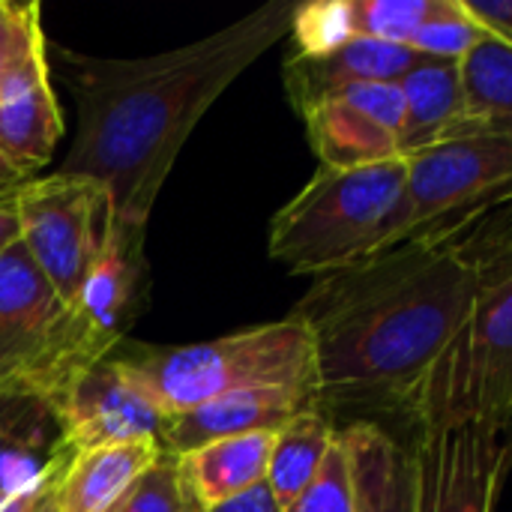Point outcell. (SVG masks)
<instances>
[{
	"label": "cell",
	"mask_w": 512,
	"mask_h": 512,
	"mask_svg": "<svg viewBox=\"0 0 512 512\" xmlns=\"http://www.w3.org/2000/svg\"><path fill=\"white\" fill-rule=\"evenodd\" d=\"M351 465L354 512H417L414 450L372 420L339 432Z\"/></svg>",
	"instance_id": "16"
},
{
	"label": "cell",
	"mask_w": 512,
	"mask_h": 512,
	"mask_svg": "<svg viewBox=\"0 0 512 512\" xmlns=\"http://www.w3.org/2000/svg\"><path fill=\"white\" fill-rule=\"evenodd\" d=\"M126 495H129V492H126ZM126 495H123L120 501H114V504H111V507H108V510H105V512H123V504H126Z\"/></svg>",
	"instance_id": "35"
},
{
	"label": "cell",
	"mask_w": 512,
	"mask_h": 512,
	"mask_svg": "<svg viewBox=\"0 0 512 512\" xmlns=\"http://www.w3.org/2000/svg\"><path fill=\"white\" fill-rule=\"evenodd\" d=\"M54 411L39 399H0V498L33 492L69 465Z\"/></svg>",
	"instance_id": "15"
},
{
	"label": "cell",
	"mask_w": 512,
	"mask_h": 512,
	"mask_svg": "<svg viewBox=\"0 0 512 512\" xmlns=\"http://www.w3.org/2000/svg\"><path fill=\"white\" fill-rule=\"evenodd\" d=\"M162 456L165 450L159 441H135V444H114V447L72 453L57 483V510L105 512Z\"/></svg>",
	"instance_id": "19"
},
{
	"label": "cell",
	"mask_w": 512,
	"mask_h": 512,
	"mask_svg": "<svg viewBox=\"0 0 512 512\" xmlns=\"http://www.w3.org/2000/svg\"><path fill=\"white\" fill-rule=\"evenodd\" d=\"M405 417L417 429L512 423V225L453 342L411 396Z\"/></svg>",
	"instance_id": "5"
},
{
	"label": "cell",
	"mask_w": 512,
	"mask_h": 512,
	"mask_svg": "<svg viewBox=\"0 0 512 512\" xmlns=\"http://www.w3.org/2000/svg\"><path fill=\"white\" fill-rule=\"evenodd\" d=\"M512 225V204L432 225L318 276L294 315L315 339L324 402L405 414L459 333Z\"/></svg>",
	"instance_id": "1"
},
{
	"label": "cell",
	"mask_w": 512,
	"mask_h": 512,
	"mask_svg": "<svg viewBox=\"0 0 512 512\" xmlns=\"http://www.w3.org/2000/svg\"><path fill=\"white\" fill-rule=\"evenodd\" d=\"M63 114L48 81V42L36 45L0 87V156L27 180L48 165Z\"/></svg>",
	"instance_id": "13"
},
{
	"label": "cell",
	"mask_w": 512,
	"mask_h": 512,
	"mask_svg": "<svg viewBox=\"0 0 512 512\" xmlns=\"http://www.w3.org/2000/svg\"><path fill=\"white\" fill-rule=\"evenodd\" d=\"M294 54L321 57L357 36L354 30V0H312L297 3L291 15Z\"/></svg>",
	"instance_id": "23"
},
{
	"label": "cell",
	"mask_w": 512,
	"mask_h": 512,
	"mask_svg": "<svg viewBox=\"0 0 512 512\" xmlns=\"http://www.w3.org/2000/svg\"><path fill=\"white\" fill-rule=\"evenodd\" d=\"M333 96L345 99L348 105H354L357 111H363L366 117H372L375 123H381L384 129L399 135L402 114H405V96L396 81H363V84L342 87Z\"/></svg>",
	"instance_id": "29"
},
{
	"label": "cell",
	"mask_w": 512,
	"mask_h": 512,
	"mask_svg": "<svg viewBox=\"0 0 512 512\" xmlns=\"http://www.w3.org/2000/svg\"><path fill=\"white\" fill-rule=\"evenodd\" d=\"M42 42V6L0 0V87L6 75Z\"/></svg>",
	"instance_id": "28"
},
{
	"label": "cell",
	"mask_w": 512,
	"mask_h": 512,
	"mask_svg": "<svg viewBox=\"0 0 512 512\" xmlns=\"http://www.w3.org/2000/svg\"><path fill=\"white\" fill-rule=\"evenodd\" d=\"M462 3L486 33L512 45V0H462Z\"/></svg>",
	"instance_id": "30"
},
{
	"label": "cell",
	"mask_w": 512,
	"mask_h": 512,
	"mask_svg": "<svg viewBox=\"0 0 512 512\" xmlns=\"http://www.w3.org/2000/svg\"><path fill=\"white\" fill-rule=\"evenodd\" d=\"M84 369L72 306L24 243L0 252V399H39L51 408Z\"/></svg>",
	"instance_id": "7"
},
{
	"label": "cell",
	"mask_w": 512,
	"mask_h": 512,
	"mask_svg": "<svg viewBox=\"0 0 512 512\" xmlns=\"http://www.w3.org/2000/svg\"><path fill=\"white\" fill-rule=\"evenodd\" d=\"M210 512H282V507L276 504L267 483H261L252 492H246V495H240V498H234V501H228V504H222V507Z\"/></svg>",
	"instance_id": "31"
},
{
	"label": "cell",
	"mask_w": 512,
	"mask_h": 512,
	"mask_svg": "<svg viewBox=\"0 0 512 512\" xmlns=\"http://www.w3.org/2000/svg\"><path fill=\"white\" fill-rule=\"evenodd\" d=\"M24 183H27V177H21L9 162L0 156V198H3V195H15Z\"/></svg>",
	"instance_id": "34"
},
{
	"label": "cell",
	"mask_w": 512,
	"mask_h": 512,
	"mask_svg": "<svg viewBox=\"0 0 512 512\" xmlns=\"http://www.w3.org/2000/svg\"><path fill=\"white\" fill-rule=\"evenodd\" d=\"M144 231L111 225L90 276L72 300V324L87 366L108 360L147 306Z\"/></svg>",
	"instance_id": "10"
},
{
	"label": "cell",
	"mask_w": 512,
	"mask_h": 512,
	"mask_svg": "<svg viewBox=\"0 0 512 512\" xmlns=\"http://www.w3.org/2000/svg\"><path fill=\"white\" fill-rule=\"evenodd\" d=\"M312 408H321V393L315 387H261L228 393L186 414L165 417L162 450L168 456H180L222 438L279 432L297 414Z\"/></svg>",
	"instance_id": "12"
},
{
	"label": "cell",
	"mask_w": 512,
	"mask_h": 512,
	"mask_svg": "<svg viewBox=\"0 0 512 512\" xmlns=\"http://www.w3.org/2000/svg\"><path fill=\"white\" fill-rule=\"evenodd\" d=\"M123 512H201L189 498L174 456H162L150 471L141 474V480L129 489Z\"/></svg>",
	"instance_id": "26"
},
{
	"label": "cell",
	"mask_w": 512,
	"mask_h": 512,
	"mask_svg": "<svg viewBox=\"0 0 512 512\" xmlns=\"http://www.w3.org/2000/svg\"><path fill=\"white\" fill-rule=\"evenodd\" d=\"M405 174L402 156L363 168H318L273 216L270 258L291 276H327L372 258Z\"/></svg>",
	"instance_id": "4"
},
{
	"label": "cell",
	"mask_w": 512,
	"mask_h": 512,
	"mask_svg": "<svg viewBox=\"0 0 512 512\" xmlns=\"http://www.w3.org/2000/svg\"><path fill=\"white\" fill-rule=\"evenodd\" d=\"M66 471V468H63ZM63 474H57L51 483L33 489V492H21V495H12V498H0V512H39L42 504L57 492V483H60Z\"/></svg>",
	"instance_id": "32"
},
{
	"label": "cell",
	"mask_w": 512,
	"mask_h": 512,
	"mask_svg": "<svg viewBox=\"0 0 512 512\" xmlns=\"http://www.w3.org/2000/svg\"><path fill=\"white\" fill-rule=\"evenodd\" d=\"M459 69L471 114L512 123V45L486 33Z\"/></svg>",
	"instance_id": "22"
},
{
	"label": "cell",
	"mask_w": 512,
	"mask_h": 512,
	"mask_svg": "<svg viewBox=\"0 0 512 512\" xmlns=\"http://www.w3.org/2000/svg\"><path fill=\"white\" fill-rule=\"evenodd\" d=\"M15 201L24 249L72 306L111 228L105 189L90 177L57 171L42 180H27Z\"/></svg>",
	"instance_id": "8"
},
{
	"label": "cell",
	"mask_w": 512,
	"mask_h": 512,
	"mask_svg": "<svg viewBox=\"0 0 512 512\" xmlns=\"http://www.w3.org/2000/svg\"><path fill=\"white\" fill-rule=\"evenodd\" d=\"M408 174L378 252L471 213L512 204V123L477 117L465 132L405 159ZM375 252V255H378Z\"/></svg>",
	"instance_id": "6"
},
{
	"label": "cell",
	"mask_w": 512,
	"mask_h": 512,
	"mask_svg": "<svg viewBox=\"0 0 512 512\" xmlns=\"http://www.w3.org/2000/svg\"><path fill=\"white\" fill-rule=\"evenodd\" d=\"M336 438L339 432L321 408L297 414L276 432L267 468V489L282 510H288L312 486Z\"/></svg>",
	"instance_id": "21"
},
{
	"label": "cell",
	"mask_w": 512,
	"mask_h": 512,
	"mask_svg": "<svg viewBox=\"0 0 512 512\" xmlns=\"http://www.w3.org/2000/svg\"><path fill=\"white\" fill-rule=\"evenodd\" d=\"M294 6L267 3L192 45L141 60H99L63 48L78 129L60 171L105 189L111 225L147 228L189 132L270 45L291 33Z\"/></svg>",
	"instance_id": "2"
},
{
	"label": "cell",
	"mask_w": 512,
	"mask_h": 512,
	"mask_svg": "<svg viewBox=\"0 0 512 512\" xmlns=\"http://www.w3.org/2000/svg\"><path fill=\"white\" fill-rule=\"evenodd\" d=\"M129 381L165 417L186 414L219 396L261 387H318L315 339L303 318L219 336L180 348H138L117 357Z\"/></svg>",
	"instance_id": "3"
},
{
	"label": "cell",
	"mask_w": 512,
	"mask_h": 512,
	"mask_svg": "<svg viewBox=\"0 0 512 512\" xmlns=\"http://www.w3.org/2000/svg\"><path fill=\"white\" fill-rule=\"evenodd\" d=\"M282 512H354V489H351V465L342 441L336 438L327 453L312 486Z\"/></svg>",
	"instance_id": "27"
},
{
	"label": "cell",
	"mask_w": 512,
	"mask_h": 512,
	"mask_svg": "<svg viewBox=\"0 0 512 512\" xmlns=\"http://www.w3.org/2000/svg\"><path fill=\"white\" fill-rule=\"evenodd\" d=\"M417 63H420V54L405 45L354 36L342 48L321 54V57L291 54L285 60V90L297 114H303L315 102L351 84H363V81L399 84Z\"/></svg>",
	"instance_id": "14"
},
{
	"label": "cell",
	"mask_w": 512,
	"mask_h": 512,
	"mask_svg": "<svg viewBox=\"0 0 512 512\" xmlns=\"http://www.w3.org/2000/svg\"><path fill=\"white\" fill-rule=\"evenodd\" d=\"M276 432H252L201 444L174 456L177 474L201 512L216 510L267 483Z\"/></svg>",
	"instance_id": "18"
},
{
	"label": "cell",
	"mask_w": 512,
	"mask_h": 512,
	"mask_svg": "<svg viewBox=\"0 0 512 512\" xmlns=\"http://www.w3.org/2000/svg\"><path fill=\"white\" fill-rule=\"evenodd\" d=\"M417 512H498L512 465L507 432L489 423L417 429Z\"/></svg>",
	"instance_id": "9"
},
{
	"label": "cell",
	"mask_w": 512,
	"mask_h": 512,
	"mask_svg": "<svg viewBox=\"0 0 512 512\" xmlns=\"http://www.w3.org/2000/svg\"><path fill=\"white\" fill-rule=\"evenodd\" d=\"M51 411L72 453L135 441L162 444L165 414L129 381L114 357L75 375L54 399Z\"/></svg>",
	"instance_id": "11"
},
{
	"label": "cell",
	"mask_w": 512,
	"mask_h": 512,
	"mask_svg": "<svg viewBox=\"0 0 512 512\" xmlns=\"http://www.w3.org/2000/svg\"><path fill=\"white\" fill-rule=\"evenodd\" d=\"M15 195H3L0 198V252H6L15 243H21V216H18Z\"/></svg>",
	"instance_id": "33"
},
{
	"label": "cell",
	"mask_w": 512,
	"mask_h": 512,
	"mask_svg": "<svg viewBox=\"0 0 512 512\" xmlns=\"http://www.w3.org/2000/svg\"><path fill=\"white\" fill-rule=\"evenodd\" d=\"M300 117L321 168H363L402 156L396 132L384 129L339 96L315 102Z\"/></svg>",
	"instance_id": "20"
},
{
	"label": "cell",
	"mask_w": 512,
	"mask_h": 512,
	"mask_svg": "<svg viewBox=\"0 0 512 512\" xmlns=\"http://www.w3.org/2000/svg\"><path fill=\"white\" fill-rule=\"evenodd\" d=\"M447 0H354V30L366 39L393 45L411 42V36L432 21Z\"/></svg>",
	"instance_id": "24"
},
{
	"label": "cell",
	"mask_w": 512,
	"mask_h": 512,
	"mask_svg": "<svg viewBox=\"0 0 512 512\" xmlns=\"http://www.w3.org/2000/svg\"><path fill=\"white\" fill-rule=\"evenodd\" d=\"M483 36H486V30L474 21V15L465 9V3L447 0L444 9L411 36L408 48L429 60L462 63Z\"/></svg>",
	"instance_id": "25"
},
{
	"label": "cell",
	"mask_w": 512,
	"mask_h": 512,
	"mask_svg": "<svg viewBox=\"0 0 512 512\" xmlns=\"http://www.w3.org/2000/svg\"><path fill=\"white\" fill-rule=\"evenodd\" d=\"M405 96V114L399 129L402 159L438 147L441 141L465 132L477 117L468 108L459 63L429 60L420 63L399 81Z\"/></svg>",
	"instance_id": "17"
}]
</instances>
